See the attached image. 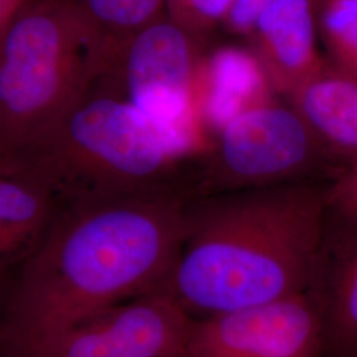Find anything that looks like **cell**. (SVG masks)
I'll return each instance as SVG.
<instances>
[{"mask_svg":"<svg viewBox=\"0 0 357 357\" xmlns=\"http://www.w3.org/2000/svg\"><path fill=\"white\" fill-rule=\"evenodd\" d=\"M103 64L70 0H23L0 40V166L15 171Z\"/></svg>","mask_w":357,"mask_h":357,"instance_id":"obj_4","label":"cell"},{"mask_svg":"<svg viewBox=\"0 0 357 357\" xmlns=\"http://www.w3.org/2000/svg\"><path fill=\"white\" fill-rule=\"evenodd\" d=\"M19 6H20V4H19ZM19 6H16V7H13V8L4 10V11H0V40L3 38L4 29H6V26L8 24V22H10L11 16H13V13L16 11V8H17Z\"/></svg>","mask_w":357,"mask_h":357,"instance_id":"obj_19","label":"cell"},{"mask_svg":"<svg viewBox=\"0 0 357 357\" xmlns=\"http://www.w3.org/2000/svg\"><path fill=\"white\" fill-rule=\"evenodd\" d=\"M344 229L335 248L326 331L340 354L357 352V217H343Z\"/></svg>","mask_w":357,"mask_h":357,"instance_id":"obj_13","label":"cell"},{"mask_svg":"<svg viewBox=\"0 0 357 357\" xmlns=\"http://www.w3.org/2000/svg\"><path fill=\"white\" fill-rule=\"evenodd\" d=\"M60 204L59 193L41 178L0 169V271L36 249Z\"/></svg>","mask_w":357,"mask_h":357,"instance_id":"obj_12","label":"cell"},{"mask_svg":"<svg viewBox=\"0 0 357 357\" xmlns=\"http://www.w3.org/2000/svg\"><path fill=\"white\" fill-rule=\"evenodd\" d=\"M236 0H167L166 15L176 24L200 38L224 23Z\"/></svg>","mask_w":357,"mask_h":357,"instance_id":"obj_16","label":"cell"},{"mask_svg":"<svg viewBox=\"0 0 357 357\" xmlns=\"http://www.w3.org/2000/svg\"><path fill=\"white\" fill-rule=\"evenodd\" d=\"M311 0H278L259 16L250 35L257 59L277 94L290 97L328 64L317 45Z\"/></svg>","mask_w":357,"mask_h":357,"instance_id":"obj_9","label":"cell"},{"mask_svg":"<svg viewBox=\"0 0 357 357\" xmlns=\"http://www.w3.org/2000/svg\"><path fill=\"white\" fill-rule=\"evenodd\" d=\"M197 40L165 15L128 38L100 79L204 155L212 137L193 101V82L202 57Z\"/></svg>","mask_w":357,"mask_h":357,"instance_id":"obj_6","label":"cell"},{"mask_svg":"<svg viewBox=\"0 0 357 357\" xmlns=\"http://www.w3.org/2000/svg\"><path fill=\"white\" fill-rule=\"evenodd\" d=\"M202 155L97 78L15 171L48 183L65 202L178 191V166Z\"/></svg>","mask_w":357,"mask_h":357,"instance_id":"obj_3","label":"cell"},{"mask_svg":"<svg viewBox=\"0 0 357 357\" xmlns=\"http://www.w3.org/2000/svg\"><path fill=\"white\" fill-rule=\"evenodd\" d=\"M287 100L339 166L357 160L356 78L328 63Z\"/></svg>","mask_w":357,"mask_h":357,"instance_id":"obj_11","label":"cell"},{"mask_svg":"<svg viewBox=\"0 0 357 357\" xmlns=\"http://www.w3.org/2000/svg\"><path fill=\"white\" fill-rule=\"evenodd\" d=\"M311 4L332 65L348 70L357 60V0H311Z\"/></svg>","mask_w":357,"mask_h":357,"instance_id":"obj_15","label":"cell"},{"mask_svg":"<svg viewBox=\"0 0 357 357\" xmlns=\"http://www.w3.org/2000/svg\"><path fill=\"white\" fill-rule=\"evenodd\" d=\"M339 357H357V352H352V354H340Z\"/></svg>","mask_w":357,"mask_h":357,"instance_id":"obj_22","label":"cell"},{"mask_svg":"<svg viewBox=\"0 0 357 357\" xmlns=\"http://www.w3.org/2000/svg\"><path fill=\"white\" fill-rule=\"evenodd\" d=\"M343 73L348 75V76L354 77V78H356L357 79V60L348 70H345Z\"/></svg>","mask_w":357,"mask_h":357,"instance_id":"obj_21","label":"cell"},{"mask_svg":"<svg viewBox=\"0 0 357 357\" xmlns=\"http://www.w3.org/2000/svg\"><path fill=\"white\" fill-rule=\"evenodd\" d=\"M193 318L165 289L96 314L7 357H184Z\"/></svg>","mask_w":357,"mask_h":357,"instance_id":"obj_7","label":"cell"},{"mask_svg":"<svg viewBox=\"0 0 357 357\" xmlns=\"http://www.w3.org/2000/svg\"><path fill=\"white\" fill-rule=\"evenodd\" d=\"M275 94L252 50L222 47L199 60L193 101L212 138L237 116L274 102Z\"/></svg>","mask_w":357,"mask_h":357,"instance_id":"obj_10","label":"cell"},{"mask_svg":"<svg viewBox=\"0 0 357 357\" xmlns=\"http://www.w3.org/2000/svg\"><path fill=\"white\" fill-rule=\"evenodd\" d=\"M178 191L61 202L23 261L0 320L8 356L110 307L165 289L185 229Z\"/></svg>","mask_w":357,"mask_h":357,"instance_id":"obj_1","label":"cell"},{"mask_svg":"<svg viewBox=\"0 0 357 357\" xmlns=\"http://www.w3.org/2000/svg\"><path fill=\"white\" fill-rule=\"evenodd\" d=\"M70 1L100 41L105 66L128 38L166 15L167 0Z\"/></svg>","mask_w":357,"mask_h":357,"instance_id":"obj_14","label":"cell"},{"mask_svg":"<svg viewBox=\"0 0 357 357\" xmlns=\"http://www.w3.org/2000/svg\"><path fill=\"white\" fill-rule=\"evenodd\" d=\"M23 0H0V11L13 8L16 6H19Z\"/></svg>","mask_w":357,"mask_h":357,"instance_id":"obj_20","label":"cell"},{"mask_svg":"<svg viewBox=\"0 0 357 357\" xmlns=\"http://www.w3.org/2000/svg\"><path fill=\"white\" fill-rule=\"evenodd\" d=\"M195 192L209 196L332 178L343 169L290 103L274 102L237 116L202 156Z\"/></svg>","mask_w":357,"mask_h":357,"instance_id":"obj_5","label":"cell"},{"mask_svg":"<svg viewBox=\"0 0 357 357\" xmlns=\"http://www.w3.org/2000/svg\"><path fill=\"white\" fill-rule=\"evenodd\" d=\"M278 0H236L224 24L240 35H250L259 16Z\"/></svg>","mask_w":357,"mask_h":357,"instance_id":"obj_18","label":"cell"},{"mask_svg":"<svg viewBox=\"0 0 357 357\" xmlns=\"http://www.w3.org/2000/svg\"><path fill=\"white\" fill-rule=\"evenodd\" d=\"M328 206L340 217H357V160L344 167L327 187Z\"/></svg>","mask_w":357,"mask_h":357,"instance_id":"obj_17","label":"cell"},{"mask_svg":"<svg viewBox=\"0 0 357 357\" xmlns=\"http://www.w3.org/2000/svg\"><path fill=\"white\" fill-rule=\"evenodd\" d=\"M323 317L306 294L193 319L184 357H317Z\"/></svg>","mask_w":357,"mask_h":357,"instance_id":"obj_8","label":"cell"},{"mask_svg":"<svg viewBox=\"0 0 357 357\" xmlns=\"http://www.w3.org/2000/svg\"><path fill=\"white\" fill-rule=\"evenodd\" d=\"M327 188L312 181L200 196L165 290L192 318L303 294L324 253Z\"/></svg>","mask_w":357,"mask_h":357,"instance_id":"obj_2","label":"cell"}]
</instances>
